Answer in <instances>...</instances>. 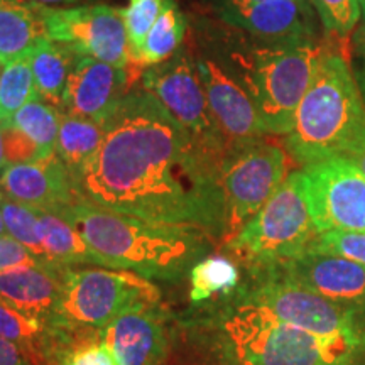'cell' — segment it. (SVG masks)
<instances>
[{
	"mask_svg": "<svg viewBox=\"0 0 365 365\" xmlns=\"http://www.w3.org/2000/svg\"><path fill=\"white\" fill-rule=\"evenodd\" d=\"M308 203L319 234H365V176L344 156H333L303 168Z\"/></svg>",
	"mask_w": 365,
	"mask_h": 365,
	"instance_id": "7c38bea8",
	"label": "cell"
},
{
	"mask_svg": "<svg viewBox=\"0 0 365 365\" xmlns=\"http://www.w3.org/2000/svg\"><path fill=\"white\" fill-rule=\"evenodd\" d=\"M327 33L345 38L357 27L360 0H309Z\"/></svg>",
	"mask_w": 365,
	"mask_h": 365,
	"instance_id": "f546056e",
	"label": "cell"
},
{
	"mask_svg": "<svg viewBox=\"0 0 365 365\" xmlns=\"http://www.w3.org/2000/svg\"><path fill=\"white\" fill-rule=\"evenodd\" d=\"M344 158L349 159L350 163H354L355 166L359 168V171L365 176V135L345 154Z\"/></svg>",
	"mask_w": 365,
	"mask_h": 365,
	"instance_id": "d590c367",
	"label": "cell"
},
{
	"mask_svg": "<svg viewBox=\"0 0 365 365\" xmlns=\"http://www.w3.org/2000/svg\"><path fill=\"white\" fill-rule=\"evenodd\" d=\"M129 78L130 75L124 68L75 53L61 113L105 124L130 91Z\"/></svg>",
	"mask_w": 365,
	"mask_h": 365,
	"instance_id": "4fadbf2b",
	"label": "cell"
},
{
	"mask_svg": "<svg viewBox=\"0 0 365 365\" xmlns=\"http://www.w3.org/2000/svg\"><path fill=\"white\" fill-rule=\"evenodd\" d=\"M365 135V102L354 66L340 46L323 48L309 88L286 135V150L301 166L345 156Z\"/></svg>",
	"mask_w": 365,
	"mask_h": 365,
	"instance_id": "3957f363",
	"label": "cell"
},
{
	"mask_svg": "<svg viewBox=\"0 0 365 365\" xmlns=\"http://www.w3.org/2000/svg\"><path fill=\"white\" fill-rule=\"evenodd\" d=\"M36 2L43 4L48 7H56V6H76V4L85 2V0H36Z\"/></svg>",
	"mask_w": 365,
	"mask_h": 365,
	"instance_id": "f35d334b",
	"label": "cell"
},
{
	"mask_svg": "<svg viewBox=\"0 0 365 365\" xmlns=\"http://www.w3.org/2000/svg\"><path fill=\"white\" fill-rule=\"evenodd\" d=\"M73 59L75 53L65 44L53 39L43 41L29 54L31 70L39 98L53 105L59 112L63 108V95H65Z\"/></svg>",
	"mask_w": 365,
	"mask_h": 365,
	"instance_id": "7402d4cb",
	"label": "cell"
},
{
	"mask_svg": "<svg viewBox=\"0 0 365 365\" xmlns=\"http://www.w3.org/2000/svg\"><path fill=\"white\" fill-rule=\"evenodd\" d=\"M360 12H362V17H364V24H365V0H360Z\"/></svg>",
	"mask_w": 365,
	"mask_h": 365,
	"instance_id": "7bdbcfd3",
	"label": "cell"
},
{
	"mask_svg": "<svg viewBox=\"0 0 365 365\" xmlns=\"http://www.w3.org/2000/svg\"><path fill=\"white\" fill-rule=\"evenodd\" d=\"M0 215H2L7 234L12 239H16L26 249H29L41 261L53 264L46 254L43 239H41L38 208L27 207V205L16 202V200L0 193ZM53 266H58V264H53Z\"/></svg>",
	"mask_w": 365,
	"mask_h": 365,
	"instance_id": "83f0119b",
	"label": "cell"
},
{
	"mask_svg": "<svg viewBox=\"0 0 365 365\" xmlns=\"http://www.w3.org/2000/svg\"><path fill=\"white\" fill-rule=\"evenodd\" d=\"M158 303L159 289L148 277L132 271L75 269L63 272L58 322L75 330H103L132 304Z\"/></svg>",
	"mask_w": 365,
	"mask_h": 365,
	"instance_id": "ba28073f",
	"label": "cell"
},
{
	"mask_svg": "<svg viewBox=\"0 0 365 365\" xmlns=\"http://www.w3.org/2000/svg\"><path fill=\"white\" fill-rule=\"evenodd\" d=\"M309 249L341 255L365 266V234L360 232H323L314 239Z\"/></svg>",
	"mask_w": 365,
	"mask_h": 365,
	"instance_id": "4dcf8cb0",
	"label": "cell"
},
{
	"mask_svg": "<svg viewBox=\"0 0 365 365\" xmlns=\"http://www.w3.org/2000/svg\"><path fill=\"white\" fill-rule=\"evenodd\" d=\"M7 230H6V225H4V220H2V215H0V235H6Z\"/></svg>",
	"mask_w": 365,
	"mask_h": 365,
	"instance_id": "b9f144b4",
	"label": "cell"
},
{
	"mask_svg": "<svg viewBox=\"0 0 365 365\" xmlns=\"http://www.w3.org/2000/svg\"><path fill=\"white\" fill-rule=\"evenodd\" d=\"M103 135V124L83 117L63 113L56 140V153L54 154L68 168L73 181L83 170L85 164L97 154L100 145H102Z\"/></svg>",
	"mask_w": 365,
	"mask_h": 365,
	"instance_id": "603a6c76",
	"label": "cell"
},
{
	"mask_svg": "<svg viewBox=\"0 0 365 365\" xmlns=\"http://www.w3.org/2000/svg\"><path fill=\"white\" fill-rule=\"evenodd\" d=\"M58 365H120L102 340H93L71 349Z\"/></svg>",
	"mask_w": 365,
	"mask_h": 365,
	"instance_id": "836d02e7",
	"label": "cell"
},
{
	"mask_svg": "<svg viewBox=\"0 0 365 365\" xmlns=\"http://www.w3.org/2000/svg\"><path fill=\"white\" fill-rule=\"evenodd\" d=\"M53 266V264H46L39 257L26 249L24 245L19 244L11 235H0V272H9L14 269L21 267H43Z\"/></svg>",
	"mask_w": 365,
	"mask_h": 365,
	"instance_id": "d6a6232c",
	"label": "cell"
},
{
	"mask_svg": "<svg viewBox=\"0 0 365 365\" xmlns=\"http://www.w3.org/2000/svg\"><path fill=\"white\" fill-rule=\"evenodd\" d=\"M318 235L301 170L291 173L271 200L227 244L257 269L303 254Z\"/></svg>",
	"mask_w": 365,
	"mask_h": 365,
	"instance_id": "8992f818",
	"label": "cell"
},
{
	"mask_svg": "<svg viewBox=\"0 0 365 365\" xmlns=\"http://www.w3.org/2000/svg\"><path fill=\"white\" fill-rule=\"evenodd\" d=\"M354 73H355V78H357L360 93H362L364 102H365V59H359L357 65L354 66Z\"/></svg>",
	"mask_w": 365,
	"mask_h": 365,
	"instance_id": "74e56055",
	"label": "cell"
},
{
	"mask_svg": "<svg viewBox=\"0 0 365 365\" xmlns=\"http://www.w3.org/2000/svg\"><path fill=\"white\" fill-rule=\"evenodd\" d=\"M163 0H129V7L124 9V19L127 38H129L130 65H134L140 49H143L145 36L156 22L161 12Z\"/></svg>",
	"mask_w": 365,
	"mask_h": 365,
	"instance_id": "f1b7e54d",
	"label": "cell"
},
{
	"mask_svg": "<svg viewBox=\"0 0 365 365\" xmlns=\"http://www.w3.org/2000/svg\"><path fill=\"white\" fill-rule=\"evenodd\" d=\"M259 269L266 276L250 289L245 299L261 304L287 325L312 333L333 352L355 357L362 345V335L344 304L296 284L271 267Z\"/></svg>",
	"mask_w": 365,
	"mask_h": 365,
	"instance_id": "52a82bcc",
	"label": "cell"
},
{
	"mask_svg": "<svg viewBox=\"0 0 365 365\" xmlns=\"http://www.w3.org/2000/svg\"><path fill=\"white\" fill-rule=\"evenodd\" d=\"M239 269L230 259L210 255L190 269V301L200 304L215 294L227 296L239 286Z\"/></svg>",
	"mask_w": 365,
	"mask_h": 365,
	"instance_id": "d4e9b609",
	"label": "cell"
},
{
	"mask_svg": "<svg viewBox=\"0 0 365 365\" xmlns=\"http://www.w3.org/2000/svg\"><path fill=\"white\" fill-rule=\"evenodd\" d=\"M0 71H2V65H0Z\"/></svg>",
	"mask_w": 365,
	"mask_h": 365,
	"instance_id": "ee69618b",
	"label": "cell"
},
{
	"mask_svg": "<svg viewBox=\"0 0 365 365\" xmlns=\"http://www.w3.org/2000/svg\"><path fill=\"white\" fill-rule=\"evenodd\" d=\"M186 17L175 0H163L161 12L145 36L144 46L137 56L135 66L149 68L170 59L185 39Z\"/></svg>",
	"mask_w": 365,
	"mask_h": 365,
	"instance_id": "cb8c5ba5",
	"label": "cell"
},
{
	"mask_svg": "<svg viewBox=\"0 0 365 365\" xmlns=\"http://www.w3.org/2000/svg\"><path fill=\"white\" fill-rule=\"evenodd\" d=\"M196 68L205 86L210 110L228 140L230 150L262 140L267 130L244 86L212 59H200Z\"/></svg>",
	"mask_w": 365,
	"mask_h": 365,
	"instance_id": "9a60e30c",
	"label": "cell"
},
{
	"mask_svg": "<svg viewBox=\"0 0 365 365\" xmlns=\"http://www.w3.org/2000/svg\"><path fill=\"white\" fill-rule=\"evenodd\" d=\"M0 365H33V362L19 345L0 336Z\"/></svg>",
	"mask_w": 365,
	"mask_h": 365,
	"instance_id": "e575fe53",
	"label": "cell"
},
{
	"mask_svg": "<svg viewBox=\"0 0 365 365\" xmlns=\"http://www.w3.org/2000/svg\"><path fill=\"white\" fill-rule=\"evenodd\" d=\"M63 113L43 98H34L24 105L7 125L16 127L39 145L44 158L56 153V140Z\"/></svg>",
	"mask_w": 365,
	"mask_h": 365,
	"instance_id": "484cf974",
	"label": "cell"
},
{
	"mask_svg": "<svg viewBox=\"0 0 365 365\" xmlns=\"http://www.w3.org/2000/svg\"><path fill=\"white\" fill-rule=\"evenodd\" d=\"M323 46L269 44L234 54L245 91L257 108L267 134L287 135L296 108L317 71Z\"/></svg>",
	"mask_w": 365,
	"mask_h": 365,
	"instance_id": "5b68a950",
	"label": "cell"
},
{
	"mask_svg": "<svg viewBox=\"0 0 365 365\" xmlns=\"http://www.w3.org/2000/svg\"><path fill=\"white\" fill-rule=\"evenodd\" d=\"M269 267L336 303H352L365 298V266L341 255L308 249L289 261Z\"/></svg>",
	"mask_w": 365,
	"mask_h": 365,
	"instance_id": "2e32d148",
	"label": "cell"
},
{
	"mask_svg": "<svg viewBox=\"0 0 365 365\" xmlns=\"http://www.w3.org/2000/svg\"><path fill=\"white\" fill-rule=\"evenodd\" d=\"M223 21L269 44L309 43L313 34L308 0H262L244 7L220 9Z\"/></svg>",
	"mask_w": 365,
	"mask_h": 365,
	"instance_id": "ac0fdd59",
	"label": "cell"
},
{
	"mask_svg": "<svg viewBox=\"0 0 365 365\" xmlns=\"http://www.w3.org/2000/svg\"><path fill=\"white\" fill-rule=\"evenodd\" d=\"M56 212L108 269L132 271L148 279H181L207 249L203 232L195 228L150 223L81 198Z\"/></svg>",
	"mask_w": 365,
	"mask_h": 365,
	"instance_id": "7a4b0ae2",
	"label": "cell"
},
{
	"mask_svg": "<svg viewBox=\"0 0 365 365\" xmlns=\"http://www.w3.org/2000/svg\"><path fill=\"white\" fill-rule=\"evenodd\" d=\"M212 325L230 365H355L352 357L333 352L312 333L247 299L222 309Z\"/></svg>",
	"mask_w": 365,
	"mask_h": 365,
	"instance_id": "277c9868",
	"label": "cell"
},
{
	"mask_svg": "<svg viewBox=\"0 0 365 365\" xmlns=\"http://www.w3.org/2000/svg\"><path fill=\"white\" fill-rule=\"evenodd\" d=\"M354 53L359 59H365V24L354 34Z\"/></svg>",
	"mask_w": 365,
	"mask_h": 365,
	"instance_id": "8d00e7d4",
	"label": "cell"
},
{
	"mask_svg": "<svg viewBox=\"0 0 365 365\" xmlns=\"http://www.w3.org/2000/svg\"><path fill=\"white\" fill-rule=\"evenodd\" d=\"M41 239L49 261L58 266H105L103 259L86 244L70 222L53 210L38 208Z\"/></svg>",
	"mask_w": 365,
	"mask_h": 365,
	"instance_id": "44dd1931",
	"label": "cell"
},
{
	"mask_svg": "<svg viewBox=\"0 0 365 365\" xmlns=\"http://www.w3.org/2000/svg\"><path fill=\"white\" fill-rule=\"evenodd\" d=\"M65 267H21L0 272V301L31 318L61 325L58 322V307Z\"/></svg>",
	"mask_w": 365,
	"mask_h": 365,
	"instance_id": "d6986e66",
	"label": "cell"
},
{
	"mask_svg": "<svg viewBox=\"0 0 365 365\" xmlns=\"http://www.w3.org/2000/svg\"><path fill=\"white\" fill-rule=\"evenodd\" d=\"M100 340L120 365H161L170 352L166 314L158 303L140 301L100 330Z\"/></svg>",
	"mask_w": 365,
	"mask_h": 365,
	"instance_id": "5bb4252c",
	"label": "cell"
},
{
	"mask_svg": "<svg viewBox=\"0 0 365 365\" xmlns=\"http://www.w3.org/2000/svg\"><path fill=\"white\" fill-rule=\"evenodd\" d=\"M48 38L115 68L130 65L124 9L103 6H75L46 9Z\"/></svg>",
	"mask_w": 365,
	"mask_h": 365,
	"instance_id": "8fae6325",
	"label": "cell"
},
{
	"mask_svg": "<svg viewBox=\"0 0 365 365\" xmlns=\"http://www.w3.org/2000/svg\"><path fill=\"white\" fill-rule=\"evenodd\" d=\"M255 2H262V0H222V7L220 9L244 7V6H250V4H255Z\"/></svg>",
	"mask_w": 365,
	"mask_h": 365,
	"instance_id": "ab89813d",
	"label": "cell"
},
{
	"mask_svg": "<svg viewBox=\"0 0 365 365\" xmlns=\"http://www.w3.org/2000/svg\"><path fill=\"white\" fill-rule=\"evenodd\" d=\"M289 170L287 153L264 140L232 149L223 159L220 186L227 242L279 190Z\"/></svg>",
	"mask_w": 365,
	"mask_h": 365,
	"instance_id": "9c48e42d",
	"label": "cell"
},
{
	"mask_svg": "<svg viewBox=\"0 0 365 365\" xmlns=\"http://www.w3.org/2000/svg\"><path fill=\"white\" fill-rule=\"evenodd\" d=\"M2 139L4 156H6L7 166L9 164L33 163L38 161V159H44V154L41 153L39 145L16 127L2 125Z\"/></svg>",
	"mask_w": 365,
	"mask_h": 365,
	"instance_id": "1f68e13d",
	"label": "cell"
},
{
	"mask_svg": "<svg viewBox=\"0 0 365 365\" xmlns=\"http://www.w3.org/2000/svg\"><path fill=\"white\" fill-rule=\"evenodd\" d=\"M0 193L27 207L53 212L78 198L73 176L56 154L33 163L9 164L0 175Z\"/></svg>",
	"mask_w": 365,
	"mask_h": 365,
	"instance_id": "e0dca14e",
	"label": "cell"
},
{
	"mask_svg": "<svg viewBox=\"0 0 365 365\" xmlns=\"http://www.w3.org/2000/svg\"><path fill=\"white\" fill-rule=\"evenodd\" d=\"M140 81L203 149L222 161L227 158L230 145L210 110L198 68L186 51L178 49L166 61L145 68Z\"/></svg>",
	"mask_w": 365,
	"mask_h": 365,
	"instance_id": "30bf717a",
	"label": "cell"
},
{
	"mask_svg": "<svg viewBox=\"0 0 365 365\" xmlns=\"http://www.w3.org/2000/svg\"><path fill=\"white\" fill-rule=\"evenodd\" d=\"M103 125L102 145L75 178L78 198L150 223L225 234L223 161L153 93L129 91Z\"/></svg>",
	"mask_w": 365,
	"mask_h": 365,
	"instance_id": "6da1fadb",
	"label": "cell"
},
{
	"mask_svg": "<svg viewBox=\"0 0 365 365\" xmlns=\"http://www.w3.org/2000/svg\"><path fill=\"white\" fill-rule=\"evenodd\" d=\"M38 97L29 56L4 65L0 71V125H7L24 105Z\"/></svg>",
	"mask_w": 365,
	"mask_h": 365,
	"instance_id": "4316f807",
	"label": "cell"
},
{
	"mask_svg": "<svg viewBox=\"0 0 365 365\" xmlns=\"http://www.w3.org/2000/svg\"><path fill=\"white\" fill-rule=\"evenodd\" d=\"M7 163H6V156H4V139H2V125H0V175L2 171L6 170Z\"/></svg>",
	"mask_w": 365,
	"mask_h": 365,
	"instance_id": "60d3db41",
	"label": "cell"
},
{
	"mask_svg": "<svg viewBox=\"0 0 365 365\" xmlns=\"http://www.w3.org/2000/svg\"><path fill=\"white\" fill-rule=\"evenodd\" d=\"M46 9L36 0H0V65L29 56L49 39Z\"/></svg>",
	"mask_w": 365,
	"mask_h": 365,
	"instance_id": "ffe728a7",
	"label": "cell"
}]
</instances>
